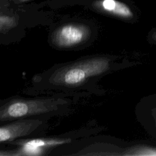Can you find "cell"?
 <instances>
[{
    "instance_id": "7",
    "label": "cell",
    "mask_w": 156,
    "mask_h": 156,
    "mask_svg": "<svg viewBox=\"0 0 156 156\" xmlns=\"http://www.w3.org/2000/svg\"><path fill=\"white\" fill-rule=\"evenodd\" d=\"M133 156H156V147L148 145H139L129 148L124 154Z\"/></svg>"
},
{
    "instance_id": "6",
    "label": "cell",
    "mask_w": 156,
    "mask_h": 156,
    "mask_svg": "<svg viewBox=\"0 0 156 156\" xmlns=\"http://www.w3.org/2000/svg\"><path fill=\"white\" fill-rule=\"evenodd\" d=\"M98 6L104 11L119 17L130 18L133 16L130 9L117 0H101L98 2Z\"/></svg>"
},
{
    "instance_id": "9",
    "label": "cell",
    "mask_w": 156,
    "mask_h": 156,
    "mask_svg": "<svg viewBox=\"0 0 156 156\" xmlns=\"http://www.w3.org/2000/svg\"><path fill=\"white\" fill-rule=\"evenodd\" d=\"M151 39L154 41V42L156 43V31L154 32L151 35Z\"/></svg>"
},
{
    "instance_id": "2",
    "label": "cell",
    "mask_w": 156,
    "mask_h": 156,
    "mask_svg": "<svg viewBox=\"0 0 156 156\" xmlns=\"http://www.w3.org/2000/svg\"><path fill=\"white\" fill-rule=\"evenodd\" d=\"M54 109V102L49 100H18L10 102L0 111L1 122L40 114Z\"/></svg>"
},
{
    "instance_id": "10",
    "label": "cell",
    "mask_w": 156,
    "mask_h": 156,
    "mask_svg": "<svg viewBox=\"0 0 156 156\" xmlns=\"http://www.w3.org/2000/svg\"><path fill=\"white\" fill-rule=\"evenodd\" d=\"M20 2H24V1H29V0H19Z\"/></svg>"
},
{
    "instance_id": "5",
    "label": "cell",
    "mask_w": 156,
    "mask_h": 156,
    "mask_svg": "<svg viewBox=\"0 0 156 156\" xmlns=\"http://www.w3.org/2000/svg\"><path fill=\"white\" fill-rule=\"evenodd\" d=\"M63 141L60 140H47L35 139L24 142L20 149L18 154L25 155H38L43 152L42 147L57 145L63 143Z\"/></svg>"
},
{
    "instance_id": "8",
    "label": "cell",
    "mask_w": 156,
    "mask_h": 156,
    "mask_svg": "<svg viewBox=\"0 0 156 156\" xmlns=\"http://www.w3.org/2000/svg\"><path fill=\"white\" fill-rule=\"evenodd\" d=\"M152 114L153 118H154V119L155 124V126H156V108L152 110Z\"/></svg>"
},
{
    "instance_id": "4",
    "label": "cell",
    "mask_w": 156,
    "mask_h": 156,
    "mask_svg": "<svg viewBox=\"0 0 156 156\" xmlns=\"http://www.w3.org/2000/svg\"><path fill=\"white\" fill-rule=\"evenodd\" d=\"M41 124L37 119H27L6 124L0 129V141H12L13 139L26 136L34 131Z\"/></svg>"
},
{
    "instance_id": "1",
    "label": "cell",
    "mask_w": 156,
    "mask_h": 156,
    "mask_svg": "<svg viewBox=\"0 0 156 156\" xmlns=\"http://www.w3.org/2000/svg\"><path fill=\"white\" fill-rule=\"evenodd\" d=\"M109 66L110 62L107 58L86 59L60 70L54 79L55 82L63 85H77L88 78L105 72Z\"/></svg>"
},
{
    "instance_id": "3",
    "label": "cell",
    "mask_w": 156,
    "mask_h": 156,
    "mask_svg": "<svg viewBox=\"0 0 156 156\" xmlns=\"http://www.w3.org/2000/svg\"><path fill=\"white\" fill-rule=\"evenodd\" d=\"M90 32L88 27L79 24H68L57 29L52 35L53 43L60 48H68L83 43Z\"/></svg>"
}]
</instances>
